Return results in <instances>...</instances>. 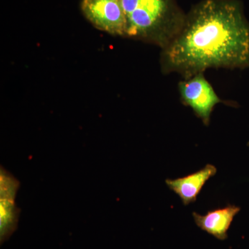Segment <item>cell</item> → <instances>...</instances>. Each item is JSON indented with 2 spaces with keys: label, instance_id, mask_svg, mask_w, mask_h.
Masks as SVG:
<instances>
[{
  "label": "cell",
  "instance_id": "cell-5",
  "mask_svg": "<svg viewBox=\"0 0 249 249\" xmlns=\"http://www.w3.org/2000/svg\"><path fill=\"white\" fill-rule=\"evenodd\" d=\"M217 168L212 164H207L202 169L196 173L175 178L165 180L167 186L176 193L185 206L196 200V197L206 183L217 173Z\"/></svg>",
  "mask_w": 249,
  "mask_h": 249
},
{
  "label": "cell",
  "instance_id": "cell-3",
  "mask_svg": "<svg viewBox=\"0 0 249 249\" xmlns=\"http://www.w3.org/2000/svg\"><path fill=\"white\" fill-rule=\"evenodd\" d=\"M81 9L98 30L112 36L127 35V19L121 0H83Z\"/></svg>",
  "mask_w": 249,
  "mask_h": 249
},
{
  "label": "cell",
  "instance_id": "cell-4",
  "mask_svg": "<svg viewBox=\"0 0 249 249\" xmlns=\"http://www.w3.org/2000/svg\"><path fill=\"white\" fill-rule=\"evenodd\" d=\"M178 90L183 104L192 108L205 125H209L211 113L216 105L222 101L204 73H198L180 82Z\"/></svg>",
  "mask_w": 249,
  "mask_h": 249
},
{
  "label": "cell",
  "instance_id": "cell-2",
  "mask_svg": "<svg viewBox=\"0 0 249 249\" xmlns=\"http://www.w3.org/2000/svg\"><path fill=\"white\" fill-rule=\"evenodd\" d=\"M128 37L145 39L163 49L181 30L185 18L172 0H121Z\"/></svg>",
  "mask_w": 249,
  "mask_h": 249
},
{
  "label": "cell",
  "instance_id": "cell-6",
  "mask_svg": "<svg viewBox=\"0 0 249 249\" xmlns=\"http://www.w3.org/2000/svg\"><path fill=\"white\" fill-rule=\"evenodd\" d=\"M240 211V208L234 205H229L222 209L209 211L201 215L193 213L195 222L201 230L219 240H225L228 237L227 232L231 225L234 217Z\"/></svg>",
  "mask_w": 249,
  "mask_h": 249
},
{
  "label": "cell",
  "instance_id": "cell-7",
  "mask_svg": "<svg viewBox=\"0 0 249 249\" xmlns=\"http://www.w3.org/2000/svg\"><path fill=\"white\" fill-rule=\"evenodd\" d=\"M0 210V241L2 244L16 231L19 211L15 205V199L7 198H1Z\"/></svg>",
  "mask_w": 249,
  "mask_h": 249
},
{
  "label": "cell",
  "instance_id": "cell-1",
  "mask_svg": "<svg viewBox=\"0 0 249 249\" xmlns=\"http://www.w3.org/2000/svg\"><path fill=\"white\" fill-rule=\"evenodd\" d=\"M164 73L188 79L211 68L249 67V23L236 0H204L185 18L181 30L162 49Z\"/></svg>",
  "mask_w": 249,
  "mask_h": 249
}]
</instances>
